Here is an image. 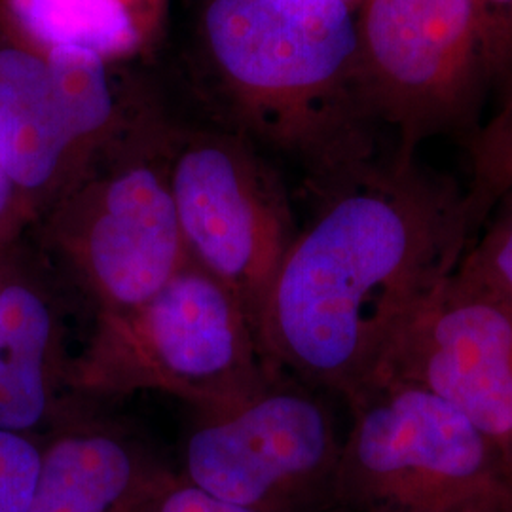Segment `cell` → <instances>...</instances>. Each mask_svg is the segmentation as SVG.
I'll use <instances>...</instances> for the list:
<instances>
[{"mask_svg": "<svg viewBox=\"0 0 512 512\" xmlns=\"http://www.w3.org/2000/svg\"><path fill=\"white\" fill-rule=\"evenodd\" d=\"M33 228L35 217L0 160V251L19 245L23 234Z\"/></svg>", "mask_w": 512, "mask_h": 512, "instance_id": "cell-19", "label": "cell"}, {"mask_svg": "<svg viewBox=\"0 0 512 512\" xmlns=\"http://www.w3.org/2000/svg\"><path fill=\"white\" fill-rule=\"evenodd\" d=\"M357 31L366 105L397 152L475 128L490 73L471 0H365Z\"/></svg>", "mask_w": 512, "mask_h": 512, "instance_id": "cell-7", "label": "cell"}, {"mask_svg": "<svg viewBox=\"0 0 512 512\" xmlns=\"http://www.w3.org/2000/svg\"><path fill=\"white\" fill-rule=\"evenodd\" d=\"M171 133L156 112L137 110L33 228L46 266L95 315L143 304L190 260L169 184Z\"/></svg>", "mask_w": 512, "mask_h": 512, "instance_id": "cell-4", "label": "cell"}, {"mask_svg": "<svg viewBox=\"0 0 512 512\" xmlns=\"http://www.w3.org/2000/svg\"><path fill=\"white\" fill-rule=\"evenodd\" d=\"M482 23L490 90L499 101L512 88V0H471Z\"/></svg>", "mask_w": 512, "mask_h": 512, "instance_id": "cell-17", "label": "cell"}, {"mask_svg": "<svg viewBox=\"0 0 512 512\" xmlns=\"http://www.w3.org/2000/svg\"><path fill=\"white\" fill-rule=\"evenodd\" d=\"M329 393L275 368L241 403L198 414L181 475L251 512H334L344 435Z\"/></svg>", "mask_w": 512, "mask_h": 512, "instance_id": "cell-6", "label": "cell"}, {"mask_svg": "<svg viewBox=\"0 0 512 512\" xmlns=\"http://www.w3.org/2000/svg\"><path fill=\"white\" fill-rule=\"evenodd\" d=\"M461 512H512V501L507 503H492V505H480L475 509H467Z\"/></svg>", "mask_w": 512, "mask_h": 512, "instance_id": "cell-20", "label": "cell"}, {"mask_svg": "<svg viewBox=\"0 0 512 512\" xmlns=\"http://www.w3.org/2000/svg\"><path fill=\"white\" fill-rule=\"evenodd\" d=\"M346 406L334 511L461 512L512 501V452L435 393L382 378Z\"/></svg>", "mask_w": 512, "mask_h": 512, "instance_id": "cell-5", "label": "cell"}, {"mask_svg": "<svg viewBox=\"0 0 512 512\" xmlns=\"http://www.w3.org/2000/svg\"><path fill=\"white\" fill-rule=\"evenodd\" d=\"M19 245L0 251V429L42 435L82 404L69 393L73 355L52 272Z\"/></svg>", "mask_w": 512, "mask_h": 512, "instance_id": "cell-10", "label": "cell"}, {"mask_svg": "<svg viewBox=\"0 0 512 512\" xmlns=\"http://www.w3.org/2000/svg\"><path fill=\"white\" fill-rule=\"evenodd\" d=\"M0 160L35 226L92 167L46 55L0 27Z\"/></svg>", "mask_w": 512, "mask_h": 512, "instance_id": "cell-11", "label": "cell"}, {"mask_svg": "<svg viewBox=\"0 0 512 512\" xmlns=\"http://www.w3.org/2000/svg\"><path fill=\"white\" fill-rule=\"evenodd\" d=\"M275 368L238 298L188 260L143 304L95 315L69 393L82 404L158 391L207 414L253 395Z\"/></svg>", "mask_w": 512, "mask_h": 512, "instance_id": "cell-3", "label": "cell"}, {"mask_svg": "<svg viewBox=\"0 0 512 512\" xmlns=\"http://www.w3.org/2000/svg\"><path fill=\"white\" fill-rule=\"evenodd\" d=\"M42 463V435L0 429V512H27Z\"/></svg>", "mask_w": 512, "mask_h": 512, "instance_id": "cell-16", "label": "cell"}, {"mask_svg": "<svg viewBox=\"0 0 512 512\" xmlns=\"http://www.w3.org/2000/svg\"><path fill=\"white\" fill-rule=\"evenodd\" d=\"M382 378L435 393L512 452L511 302L450 275L403 330Z\"/></svg>", "mask_w": 512, "mask_h": 512, "instance_id": "cell-9", "label": "cell"}, {"mask_svg": "<svg viewBox=\"0 0 512 512\" xmlns=\"http://www.w3.org/2000/svg\"><path fill=\"white\" fill-rule=\"evenodd\" d=\"M310 188L317 207L279 264L258 338L272 365L348 404L475 232L465 190L397 150Z\"/></svg>", "mask_w": 512, "mask_h": 512, "instance_id": "cell-1", "label": "cell"}, {"mask_svg": "<svg viewBox=\"0 0 512 512\" xmlns=\"http://www.w3.org/2000/svg\"><path fill=\"white\" fill-rule=\"evenodd\" d=\"M145 512H251L226 503L190 484L181 473L167 471Z\"/></svg>", "mask_w": 512, "mask_h": 512, "instance_id": "cell-18", "label": "cell"}, {"mask_svg": "<svg viewBox=\"0 0 512 512\" xmlns=\"http://www.w3.org/2000/svg\"><path fill=\"white\" fill-rule=\"evenodd\" d=\"M471 184L465 205L473 232L512 192V88L494 116L471 137Z\"/></svg>", "mask_w": 512, "mask_h": 512, "instance_id": "cell-14", "label": "cell"}, {"mask_svg": "<svg viewBox=\"0 0 512 512\" xmlns=\"http://www.w3.org/2000/svg\"><path fill=\"white\" fill-rule=\"evenodd\" d=\"M164 0H0V27L46 54L84 48L109 63L141 52L160 21Z\"/></svg>", "mask_w": 512, "mask_h": 512, "instance_id": "cell-13", "label": "cell"}, {"mask_svg": "<svg viewBox=\"0 0 512 512\" xmlns=\"http://www.w3.org/2000/svg\"><path fill=\"white\" fill-rule=\"evenodd\" d=\"M169 467L147 446L82 408L42 433V463L27 512H145Z\"/></svg>", "mask_w": 512, "mask_h": 512, "instance_id": "cell-12", "label": "cell"}, {"mask_svg": "<svg viewBox=\"0 0 512 512\" xmlns=\"http://www.w3.org/2000/svg\"><path fill=\"white\" fill-rule=\"evenodd\" d=\"M198 52L226 129L317 184L378 154L357 12L338 0H205Z\"/></svg>", "mask_w": 512, "mask_h": 512, "instance_id": "cell-2", "label": "cell"}, {"mask_svg": "<svg viewBox=\"0 0 512 512\" xmlns=\"http://www.w3.org/2000/svg\"><path fill=\"white\" fill-rule=\"evenodd\" d=\"M169 184L188 258L238 298L258 334L296 234L279 177L238 133L173 128Z\"/></svg>", "mask_w": 512, "mask_h": 512, "instance_id": "cell-8", "label": "cell"}, {"mask_svg": "<svg viewBox=\"0 0 512 512\" xmlns=\"http://www.w3.org/2000/svg\"><path fill=\"white\" fill-rule=\"evenodd\" d=\"M480 238L471 241L456 268L461 283L512 304V192Z\"/></svg>", "mask_w": 512, "mask_h": 512, "instance_id": "cell-15", "label": "cell"}, {"mask_svg": "<svg viewBox=\"0 0 512 512\" xmlns=\"http://www.w3.org/2000/svg\"><path fill=\"white\" fill-rule=\"evenodd\" d=\"M338 2L346 4V6H349V8L355 10V12H359V8L365 4V0H338Z\"/></svg>", "mask_w": 512, "mask_h": 512, "instance_id": "cell-21", "label": "cell"}]
</instances>
